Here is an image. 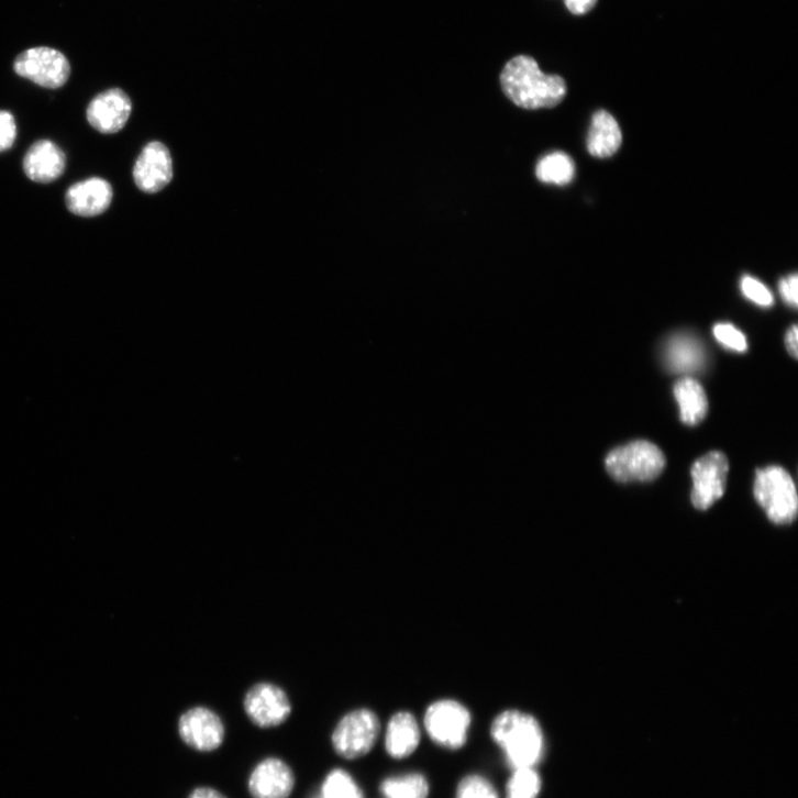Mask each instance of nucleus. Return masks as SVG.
<instances>
[{
  "instance_id": "obj_29",
  "label": "nucleus",
  "mask_w": 798,
  "mask_h": 798,
  "mask_svg": "<svg viewBox=\"0 0 798 798\" xmlns=\"http://www.w3.org/2000/svg\"><path fill=\"white\" fill-rule=\"evenodd\" d=\"M598 0H565L566 7L574 15H585L597 4Z\"/></svg>"
},
{
  "instance_id": "obj_18",
  "label": "nucleus",
  "mask_w": 798,
  "mask_h": 798,
  "mask_svg": "<svg viewBox=\"0 0 798 798\" xmlns=\"http://www.w3.org/2000/svg\"><path fill=\"white\" fill-rule=\"evenodd\" d=\"M665 364L675 373L699 372L706 364V353L699 340L688 334L674 336L664 350Z\"/></svg>"
},
{
  "instance_id": "obj_4",
  "label": "nucleus",
  "mask_w": 798,
  "mask_h": 798,
  "mask_svg": "<svg viewBox=\"0 0 798 798\" xmlns=\"http://www.w3.org/2000/svg\"><path fill=\"white\" fill-rule=\"evenodd\" d=\"M757 502L771 521L790 523L797 514V492L789 474L777 466L757 470L754 485Z\"/></svg>"
},
{
  "instance_id": "obj_22",
  "label": "nucleus",
  "mask_w": 798,
  "mask_h": 798,
  "mask_svg": "<svg viewBox=\"0 0 798 798\" xmlns=\"http://www.w3.org/2000/svg\"><path fill=\"white\" fill-rule=\"evenodd\" d=\"M542 787V777L535 767L512 769L506 784V798H539Z\"/></svg>"
},
{
  "instance_id": "obj_10",
  "label": "nucleus",
  "mask_w": 798,
  "mask_h": 798,
  "mask_svg": "<svg viewBox=\"0 0 798 798\" xmlns=\"http://www.w3.org/2000/svg\"><path fill=\"white\" fill-rule=\"evenodd\" d=\"M178 729L182 741L200 752L217 750L222 745L225 735L221 718L204 707L186 711L179 720Z\"/></svg>"
},
{
  "instance_id": "obj_17",
  "label": "nucleus",
  "mask_w": 798,
  "mask_h": 798,
  "mask_svg": "<svg viewBox=\"0 0 798 798\" xmlns=\"http://www.w3.org/2000/svg\"><path fill=\"white\" fill-rule=\"evenodd\" d=\"M622 144V132L612 114L605 110L592 117L587 148L591 156L600 159L613 156Z\"/></svg>"
},
{
  "instance_id": "obj_28",
  "label": "nucleus",
  "mask_w": 798,
  "mask_h": 798,
  "mask_svg": "<svg viewBox=\"0 0 798 798\" xmlns=\"http://www.w3.org/2000/svg\"><path fill=\"white\" fill-rule=\"evenodd\" d=\"M797 286V275H790L787 278L783 279L779 284V292L783 300L794 309L797 308L798 303Z\"/></svg>"
},
{
  "instance_id": "obj_30",
  "label": "nucleus",
  "mask_w": 798,
  "mask_h": 798,
  "mask_svg": "<svg viewBox=\"0 0 798 798\" xmlns=\"http://www.w3.org/2000/svg\"><path fill=\"white\" fill-rule=\"evenodd\" d=\"M797 339H798V329L796 325H794L791 329L788 330V332L786 334V339H785V344H786L787 351L794 358H797V355H798Z\"/></svg>"
},
{
  "instance_id": "obj_27",
  "label": "nucleus",
  "mask_w": 798,
  "mask_h": 798,
  "mask_svg": "<svg viewBox=\"0 0 798 798\" xmlns=\"http://www.w3.org/2000/svg\"><path fill=\"white\" fill-rule=\"evenodd\" d=\"M18 138V124L10 111L0 110V153L10 151Z\"/></svg>"
},
{
  "instance_id": "obj_5",
  "label": "nucleus",
  "mask_w": 798,
  "mask_h": 798,
  "mask_svg": "<svg viewBox=\"0 0 798 798\" xmlns=\"http://www.w3.org/2000/svg\"><path fill=\"white\" fill-rule=\"evenodd\" d=\"M424 725L435 744L457 751L467 743L472 714L464 705L455 700H440L428 708Z\"/></svg>"
},
{
  "instance_id": "obj_3",
  "label": "nucleus",
  "mask_w": 798,
  "mask_h": 798,
  "mask_svg": "<svg viewBox=\"0 0 798 798\" xmlns=\"http://www.w3.org/2000/svg\"><path fill=\"white\" fill-rule=\"evenodd\" d=\"M665 457L654 444L636 441L613 450L606 458V468L620 483L650 481L660 476Z\"/></svg>"
},
{
  "instance_id": "obj_21",
  "label": "nucleus",
  "mask_w": 798,
  "mask_h": 798,
  "mask_svg": "<svg viewBox=\"0 0 798 798\" xmlns=\"http://www.w3.org/2000/svg\"><path fill=\"white\" fill-rule=\"evenodd\" d=\"M576 174L574 160L564 153H554L543 158L536 168L537 178L544 184L566 186Z\"/></svg>"
},
{
  "instance_id": "obj_6",
  "label": "nucleus",
  "mask_w": 798,
  "mask_h": 798,
  "mask_svg": "<svg viewBox=\"0 0 798 798\" xmlns=\"http://www.w3.org/2000/svg\"><path fill=\"white\" fill-rule=\"evenodd\" d=\"M379 733L380 722L375 712L357 709L347 713L337 723L332 734V744L341 757L357 760L373 750Z\"/></svg>"
},
{
  "instance_id": "obj_11",
  "label": "nucleus",
  "mask_w": 798,
  "mask_h": 798,
  "mask_svg": "<svg viewBox=\"0 0 798 798\" xmlns=\"http://www.w3.org/2000/svg\"><path fill=\"white\" fill-rule=\"evenodd\" d=\"M132 111L129 96L119 88L96 96L87 108L89 124L103 135H112L123 129Z\"/></svg>"
},
{
  "instance_id": "obj_8",
  "label": "nucleus",
  "mask_w": 798,
  "mask_h": 798,
  "mask_svg": "<svg viewBox=\"0 0 798 798\" xmlns=\"http://www.w3.org/2000/svg\"><path fill=\"white\" fill-rule=\"evenodd\" d=\"M247 718L258 728L271 729L284 724L292 712L287 692L271 683L252 686L243 700Z\"/></svg>"
},
{
  "instance_id": "obj_13",
  "label": "nucleus",
  "mask_w": 798,
  "mask_h": 798,
  "mask_svg": "<svg viewBox=\"0 0 798 798\" xmlns=\"http://www.w3.org/2000/svg\"><path fill=\"white\" fill-rule=\"evenodd\" d=\"M295 784L290 766L282 760L270 757L254 768L248 779V790L254 798H288Z\"/></svg>"
},
{
  "instance_id": "obj_2",
  "label": "nucleus",
  "mask_w": 798,
  "mask_h": 798,
  "mask_svg": "<svg viewBox=\"0 0 798 798\" xmlns=\"http://www.w3.org/2000/svg\"><path fill=\"white\" fill-rule=\"evenodd\" d=\"M490 736L512 771L535 767L545 755V736L536 718L519 710L499 713L490 725Z\"/></svg>"
},
{
  "instance_id": "obj_7",
  "label": "nucleus",
  "mask_w": 798,
  "mask_h": 798,
  "mask_svg": "<svg viewBox=\"0 0 798 798\" xmlns=\"http://www.w3.org/2000/svg\"><path fill=\"white\" fill-rule=\"evenodd\" d=\"M14 70L20 77L41 87L57 89L68 81L71 67L59 51L36 47L25 51L15 59Z\"/></svg>"
},
{
  "instance_id": "obj_24",
  "label": "nucleus",
  "mask_w": 798,
  "mask_h": 798,
  "mask_svg": "<svg viewBox=\"0 0 798 798\" xmlns=\"http://www.w3.org/2000/svg\"><path fill=\"white\" fill-rule=\"evenodd\" d=\"M455 798H499V795L487 777L469 774L459 780Z\"/></svg>"
},
{
  "instance_id": "obj_25",
  "label": "nucleus",
  "mask_w": 798,
  "mask_h": 798,
  "mask_svg": "<svg viewBox=\"0 0 798 798\" xmlns=\"http://www.w3.org/2000/svg\"><path fill=\"white\" fill-rule=\"evenodd\" d=\"M743 295L755 304L768 308L774 303V299L769 290L758 280L744 277L741 281Z\"/></svg>"
},
{
  "instance_id": "obj_31",
  "label": "nucleus",
  "mask_w": 798,
  "mask_h": 798,
  "mask_svg": "<svg viewBox=\"0 0 798 798\" xmlns=\"http://www.w3.org/2000/svg\"><path fill=\"white\" fill-rule=\"evenodd\" d=\"M189 798H226L223 794L217 789L209 787H200L195 789Z\"/></svg>"
},
{
  "instance_id": "obj_20",
  "label": "nucleus",
  "mask_w": 798,
  "mask_h": 798,
  "mask_svg": "<svg viewBox=\"0 0 798 798\" xmlns=\"http://www.w3.org/2000/svg\"><path fill=\"white\" fill-rule=\"evenodd\" d=\"M379 791L384 798H429L431 786L425 775L408 773L384 778Z\"/></svg>"
},
{
  "instance_id": "obj_15",
  "label": "nucleus",
  "mask_w": 798,
  "mask_h": 798,
  "mask_svg": "<svg viewBox=\"0 0 798 798\" xmlns=\"http://www.w3.org/2000/svg\"><path fill=\"white\" fill-rule=\"evenodd\" d=\"M66 155L51 141L36 142L26 153L23 169L29 179L37 184H52L65 173Z\"/></svg>"
},
{
  "instance_id": "obj_16",
  "label": "nucleus",
  "mask_w": 798,
  "mask_h": 798,
  "mask_svg": "<svg viewBox=\"0 0 798 798\" xmlns=\"http://www.w3.org/2000/svg\"><path fill=\"white\" fill-rule=\"evenodd\" d=\"M422 732L417 718L410 712H397L388 721L385 732V750L395 760H404L419 749Z\"/></svg>"
},
{
  "instance_id": "obj_19",
  "label": "nucleus",
  "mask_w": 798,
  "mask_h": 798,
  "mask_svg": "<svg viewBox=\"0 0 798 798\" xmlns=\"http://www.w3.org/2000/svg\"><path fill=\"white\" fill-rule=\"evenodd\" d=\"M675 395L685 424L696 426L706 419L709 409L708 397L696 379L686 377L679 380L675 387Z\"/></svg>"
},
{
  "instance_id": "obj_9",
  "label": "nucleus",
  "mask_w": 798,
  "mask_h": 798,
  "mask_svg": "<svg viewBox=\"0 0 798 798\" xmlns=\"http://www.w3.org/2000/svg\"><path fill=\"white\" fill-rule=\"evenodd\" d=\"M692 502L706 510L724 494L729 474V461L721 452H711L698 459L692 467Z\"/></svg>"
},
{
  "instance_id": "obj_26",
  "label": "nucleus",
  "mask_w": 798,
  "mask_h": 798,
  "mask_svg": "<svg viewBox=\"0 0 798 798\" xmlns=\"http://www.w3.org/2000/svg\"><path fill=\"white\" fill-rule=\"evenodd\" d=\"M714 336L725 347L735 352L747 350L746 337L731 324H718L714 326Z\"/></svg>"
},
{
  "instance_id": "obj_1",
  "label": "nucleus",
  "mask_w": 798,
  "mask_h": 798,
  "mask_svg": "<svg viewBox=\"0 0 798 798\" xmlns=\"http://www.w3.org/2000/svg\"><path fill=\"white\" fill-rule=\"evenodd\" d=\"M500 84L507 98L527 110L554 108L567 95L563 77L544 74L534 58L523 55L507 63Z\"/></svg>"
},
{
  "instance_id": "obj_14",
  "label": "nucleus",
  "mask_w": 798,
  "mask_h": 798,
  "mask_svg": "<svg viewBox=\"0 0 798 798\" xmlns=\"http://www.w3.org/2000/svg\"><path fill=\"white\" fill-rule=\"evenodd\" d=\"M112 198L111 185L104 179L95 177L70 186L65 202L73 214L93 218L109 209Z\"/></svg>"
},
{
  "instance_id": "obj_23",
  "label": "nucleus",
  "mask_w": 798,
  "mask_h": 798,
  "mask_svg": "<svg viewBox=\"0 0 798 798\" xmlns=\"http://www.w3.org/2000/svg\"><path fill=\"white\" fill-rule=\"evenodd\" d=\"M322 798H364V794L350 773L336 768L323 783Z\"/></svg>"
},
{
  "instance_id": "obj_12",
  "label": "nucleus",
  "mask_w": 798,
  "mask_h": 798,
  "mask_svg": "<svg viewBox=\"0 0 798 798\" xmlns=\"http://www.w3.org/2000/svg\"><path fill=\"white\" fill-rule=\"evenodd\" d=\"M173 177V159L168 148L158 142L148 144L133 168L137 187L146 193H157L170 184Z\"/></svg>"
}]
</instances>
